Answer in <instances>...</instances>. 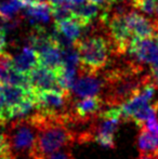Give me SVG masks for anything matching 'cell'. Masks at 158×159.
Segmentation results:
<instances>
[{"label":"cell","instance_id":"f1b7e54d","mask_svg":"<svg viewBox=\"0 0 158 159\" xmlns=\"http://www.w3.org/2000/svg\"><path fill=\"white\" fill-rule=\"evenodd\" d=\"M2 20H3V19H2V17H1V16H0V24H1V22H2Z\"/></svg>","mask_w":158,"mask_h":159},{"label":"cell","instance_id":"ba28073f","mask_svg":"<svg viewBox=\"0 0 158 159\" xmlns=\"http://www.w3.org/2000/svg\"><path fill=\"white\" fill-rule=\"evenodd\" d=\"M126 23L133 38H144L158 34V24L154 19H147L131 9L124 14Z\"/></svg>","mask_w":158,"mask_h":159},{"label":"cell","instance_id":"2e32d148","mask_svg":"<svg viewBox=\"0 0 158 159\" xmlns=\"http://www.w3.org/2000/svg\"><path fill=\"white\" fill-rule=\"evenodd\" d=\"M73 15L90 25L100 13V7L91 1H84L77 6H70Z\"/></svg>","mask_w":158,"mask_h":159},{"label":"cell","instance_id":"277c9868","mask_svg":"<svg viewBox=\"0 0 158 159\" xmlns=\"http://www.w3.org/2000/svg\"><path fill=\"white\" fill-rule=\"evenodd\" d=\"M35 108L40 114L66 117L70 111V93L56 90H32Z\"/></svg>","mask_w":158,"mask_h":159},{"label":"cell","instance_id":"52a82bcc","mask_svg":"<svg viewBox=\"0 0 158 159\" xmlns=\"http://www.w3.org/2000/svg\"><path fill=\"white\" fill-rule=\"evenodd\" d=\"M104 80L102 71L93 73L78 69V74L70 90V101L92 95H101Z\"/></svg>","mask_w":158,"mask_h":159},{"label":"cell","instance_id":"4dcf8cb0","mask_svg":"<svg viewBox=\"0 0 158 159\" xmlns=\"http://www.w3.org/2000/svg\"><path fill=\"white\" fill-rule=\"evenodd\" d=\"M34 159H38V158H36V157H35V156H34Z\"/></svg>","mask_w":158,"mask_h":159},{"label":"cell","instance_id":"e0dca14e","mask_svg":"<svg viewBox=\"0 0 158 159\" xmlns=\"http://www.w3.org/2000/svg\"><path fill=\"white\" fill-rule=\"evenodd\" d=\"M23 8L24 3L21 0H2L0 1V16L3 20L14 19Z\"/></svg>","mask_w":158,"mask_h":159},{"label":"cell","instance_id":"f546056e","mask_svg":"<svg viewBox=\"0 0 158 159\" xmlns=\"http://www.w3.org/2000/svg\"><path fill=\"white\" fill-rule=\"evenodd\" d=\"M0 126H3V125H2V121H1V119H0Z\"/></svg>","mask_w":158,"mask_h":159},{"label":"cell","instance_id":"7402d4cb","mask_svg":"<svg viewBox=\"0 0 158 159\" xmlns=\"http://www.w3.org/2000/svg\"><path fill=\"white\" fill-rule=\"evenodd\" d=\"M8 153H11V152L9 149L8 144H7L4 134L0 133V155H3V154H8Z\"/></svg>","mask_w":158,"mask_h":159},{"label":"cell","instance_id":"4316f807","mask_svg":"<svg viewBox=\"0 0 158 159\" xmlns=\"http://www.w3.org/2000/svg\"><path fill=\"white\" fill-rule=\"evenodd\" d=\"M138 159H155V157H153V156H151V155H143V154H140V156Z\"/></svg>","mask_w":158,"mask_h":159},{"label":"cell","instance_id":"83f0119b","mask_svg":"<svg viewBox=\"0 0 158 159\" xmlns=\"http://www.w3.org/2000/svg\"><path fill=\"white\" fill-rule=\"evenodd\" d=\"M119 1H124V2H129V3H131V0H119Z\"/></svg>","mask_w":158,"mask_h":159},{"label":"cell","instance_id":"44dd1931","mask_svg":"<svg viewBox=\"0 0 158 159\" xmlns=\"http://www.w3.org/2000/svg\"><path fill=\"white\" fill-rule=\"evenodd\" d=\"M0 119H1L3 126H6L9 120L8 115H7V106H6V102H4L3 94H2L1 87H0Z\"/></svg>","mask_w":158,"mask_h":159},{"label":"cell","instance_id":"484cf974","mask_svg":"<svg viewBox=\"0 0 158 159\" xmlns=\"http://www.w3.org/2000/svg\"><path fill=\"white\" fill-rule=\"evenodd\" d=\"M22 2L24 3V6L29 3H34V2H39V1H44V0H21Z\"/></svg>","mask_w":158,"mask_h":159},{"label":"cell","instance_id":"7c38bea8","mask_svg":"<svg viewBox=\"0 0 158 159\" xmlns=\"http://www.w3.org/2000/svg\"><path fill=\"white\" fill-rule=\"evenodd\" d=\"M1 90L7 106V115L10 120V113L25 101L32 90L30 88H24V87L13 86V84L2 86Z\"/></svg>","mask_w":158,"mask_h":159},{"label":"cell","instance_id":"603a6c76","mask_svg":"<svg viewBox=\"0 0 158 159\" xmlns=\"http://www.w3.org/2000/svg\"><path fill=\"white\" fill-rule=\"evenodd\" d=\"M6 37H7V33L0 27V53L3 52L4 48H6V46H7Z\"/></svg>","mask_w":158,"mask_h":159},{"label":"cell","instance_id":"4fadbf2b","mask_svg":"<svg viewBox=\"0 0 158 159\" xmlns=\"http://www.w3.org/2000/svg\"><path fill=\"white\" fill-rule=\"evenodd\" d=\"M13 67L20 73H23L27 75L33 68L39 65L38 54L36 50L30 46H25L22 48L17 54L12 57Z\"/></svg>","mask_w":158,"mask_h":159},{"label":"cell","instance_id":"ac0fdd59","mask_svg":"<svg viewBox=\"0 0 158 159\" xmlns=\"http://www.w3.org/2000/svg\"><path fill=\"white\" fill-rule=\"evenodd\" d=\"M12 70V55L3 51V52L0 53V87L9 84V80H10Z\"/></svg>","mask_w":158,"mask_h":159},{"label":"cell","instance_id":"30bf717a","mask_svg":"<svg viewBox=\"0 0 158 159\" xmlns=\"http://www.w3.org/2000/svg\"><path fill=\"white\" fill-rule=\"evenodd\" d=\"M53 36V34H52ZM38 54L39 65L53 70L55 74H59L63 68V59H62V49L55 40L54 36L51 42L47 46L36 51Z\"/></svg>","mask_w":158,"mask_h":159},{"label":"cell","instance_id":"9a60e30c","mask_svg":"<svg viewBox=\"0 0 158 159\" xmlns=\"http://www.w3.org/2000/svg\"><path fill=\"white\" fill-rule=\"evenodd\" d=\"M140 132L138 135V148L140 154L151 155L156 158L158 156V142L150 131L144 126L139 127Z\"/></svg>","mask_w":158,"mask_h":159},{"label":"cell","instance_id":"cb8c5ba5","mask_svg":"<svg viewBox=\"0 0 158 159\" xmlns=\"http://www.w3.org/2000/svg\"><path fill=\"white\" fill-rule=\"evenodd\" d=\"M84 1H86V0H67V2L70 3V6H77V4H80Z\"/></svg>","mask_w":158,"mask_h":159},{"label":"cell","instance_id":"ffe728a7","mask_svg":"<svg viewBox=\"0 0 158 159\" xmlns=\"http://www.w3.org/2000/svg\"><path fill=\"white\" fill-rule=\"evenodd\" d=\"M43 159H76L73 155V153L70 152V149L68 148H63L60 149L57 152L50 154V155L46 156Z\"/></svg>","mask_w":158,"mask_h":159},{"label":"cell","instance_id":"6da1fadb","mask_svg":"<svg viewBox=\"0 0 158 159\" xmlns=\"http://www.w3.org/2000/svg\"><path fill=\"white\" fill-rule=\"evenodd\" d=\"M32 117L38 129L33 154L36 158L43 159L54 152L68 148L77 142L78 132L74 131L67 124V116H49L37 111Z\"/></svg>","mask_w":158,"mask_h":159},{"label":"cell","instance_id":"5bb4252c","mask_svg":"<svg viewBox=\"0 0 158 159\" xmlns=\"http://www.w3.org/2000/svg\"><path fill=\"white\" fill-rule=\"evenodd\" d=\"M52 7L49 2L39 1L26 4L25 16L34 26H41L50 21Z\"/></svg>","mask_w":158,"mask_h":159},{"label":"cell","instance_id":"8fae6325","mask_svg":"<svg viewBox=\"0 0 158 159\" xmlns=\"http://www.w3.org/2000/svg\"><path fill=\"white\" fill-rule=\"evenodd\" d=\"M55 23V30L66 37L70 41H76L87 33L89 25L75 15L66 17Z\"/></svg>","mask_w":158,"mask_h":159},{"label":"cell","instance_id":"8992f818","mask_svg":"<svg viewBox=\"0 0 158 159\" xmlns=\"http://www.w3.org/2000/svg\"><path fill=\"white\" fill-rule=\"evenodd\" d=\"M126 55L141 66L154 67L158 65V34L144 38H134Z\"/></svg>","mask_w":158,"mask_h":159},{"label":"cell","instance_id":"9c48e42d","mask_svg":"<svg viewBox=\"0 0 158 159\" xmlns=\"http://www.w3.org/2000/svg\"><path fill=\"white\" fill-rule=\"evenodd\" d=\"M28 84L32 90L63 91L57 81V76L51 69L38 65L27 74ZM64 92V91H63Z\"/></svg>","mask_w":158,"mask_h":159},{"label":"cell","instance_id":"7a4b0ae2","mask_svg":"<svg viewBox=\"0 0 158 159\" xmlns=\"http://www.w3.org/2000/svg\"><path fill=\"white\" fill-rule=\"evenodd\" d=\"M122 122L118 106H107V109L101 111L99 115L89 124V128L78 132V144L95 142L108 148L115 147V134L119 125Z\"/></svg>","mask_w":158,"mask_h":159},{"label":"cell","instance_id":"5b68a950","mask_svg":"<svg viewBox=\"0 0 158 159\" xmlns=\"http://www.w3.org/2000/svg\"><path fill=\"white\" fill-rule=\"evenodd\" d=\"M104 101L100 95L87 96L70 101L67 122L70 127L90 124L103 109Z\"/></svg>","mask_w":158,"mask_h":159},{"label":"cell","instance_id":"d6986e66","mask_svg":"<svg viewBox=\"0 0 158 159\" xmlns=\"http://www.w3.org/2000/svg\"><path fill=\"white\" fill-rule=\"evenodd\" d=\"M158 0H131V6L133 9L141 11L142 13L154 17Z\"/></svg>","mask_w":158,"mask_h":159},{"label":"cell","instance_id":"d4e9b609","mask_svg":"<svg viewBox=\"0 0 158 159\" xmlns=\"http://www.w3.org/2000/svg\"><path fill=\"white\" fill-rule=\"evenodd\" d=\"M65 1L66 0H49V3L52 7H54V6H57V4L63 3V2H65Z\"/></svg>","mask_w":158,"mask_h":159},{"label":"cell","instance_id":"3957f363","mask_svg":"<svg viewBox=\"0 0 158 159\" xmlns=\"http://www.w3.org/2000/svg\"><path fill=\"white\" fill-rule=\"evenodd\" d=\"M37 125L32 115L15 118L3 132L13 158L33 155L37 139Z\"/></svg>","mask_w":158,"mask_h":159}]
</instances>
